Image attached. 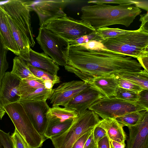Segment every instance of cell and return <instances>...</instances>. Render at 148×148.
I'll return each mask as SVG.
<instances>
[{"label":"cell","instance_id":"ffe728a7","mask_svg":"<svg viewBox=\"0 0 148 148\" xmlns=\"http://www.w3.org/2000/svg\"><path fill=\"white\" fill-rule=\"evenodd\" d=\"M73 120L69 119L64 121L57 119L48 120V124L44 136L45 138L50 139L62 133L69 127Z\"/></svg>","mask_w":148,"mask_h":148},{"label":"cell","instance_id":"f35d334b","mask_svg":"<svg viewBox=\"0 0 148 148\" xmlns=\"http://www.w3.org/2000/svg\"><path fill=\"white\" fill-rule=\"evenodd\" d=\"M93 130L86 141L83 148H98L97 144L94 138Z\"/></svg>","mask_w":148,"mask_h":148},{"label":"cell","instance_id":"44dd1931","mask_svg":"<svg viewBox=\"0 0 148 148\" xmlns=\"http://www.w3.org/2000/svg\"><path fill=\"white\" fill-rule=\"evenodd\" d=\"M11 73L21 80L29 79L43 81L34 76L30 71L25 62L19 56L13 59V66Z\"/></svg>","mask_w":148,"mask_h":148},{"label":"cell","instance_id":"8fae6325","mask_svg":"<svg viewBox=\"0 0 148 148\" xmlns=\"http://www.w3.org/2000/svg\"><path fill=\"white\" fill-rule=\"evenodd\" d=\"M19 102L34 128L39 134L44 136L48 122L46 114L50 108L46 101L20 100Z\"/></svg>","mask_w":148,"mask_h":148},{"label":"cell","instance_id":"e575fe53","mask_svg":"<svg viewBox=\"0 0 148 148\" xmlns=\"http://www.w3.org/2000/svg\"><path fill=\"white\" fill-rule=\"evenodd\" d=\"M137 103L148 110V90L143 89L138 93Z\"/></svg>","mask_w":148,"mask_h":148},{"label":"cell","instance_id":"484cf974","mask_svg":"<svg viewBox=\"0 0 148 148\" xmlns=\"http://www.w3.org/2000/svg\"><path fill=\"white\" fill-rule=\"evenodd\" d=\"M27 64L32 74L37 77L41 79L43 81L44 83L48 82H52L55 84L60 82V78L57 75L51 74L44 70L34 67L29 64Z\"/></svg>","mask_w":148,"mask_h":148},{"label":"cell","instance_id":"6da1fadb","mask_svg":"<svg viewBox=\"0 0 148 148\" xmlns=\"http://www.w3.org/2000/svg\"><path fill=\"white\" fill-rule=\"evenodd\" d=\"M66 62L67 64L92 77L143 70L134 58L105 47L91 50L79 45L69 46Z\"/></svg>","mask_w":148,"mask_h":148},{"label":"cell","instance_id":"ab89813d","mask_svg":"<svg viewBox=\"0 0 148 148\" xmlns=\"http://www.w3.org/2000/svg\"><path fill=\"white\" fill-rule=\"evenodd\" d=\"M98 148H111L110 140L106 135L99 141Z\"/></svg>","mask_w":148,"mask_h":148},{"label":"cell","instance_id":"1f68e13d","mask_svg":"<svg viewBox=\"0 0 148 148\" xmlns=\"http://www.w3.org/2000/svg\"><path fill=\"white\" fill-rule=\"evenodd\" d=\"M10 136L15 148H31L16 128Z\"/></svg>","mask_w":148,"mask_h":148},{"label":"cell","instance_id":"3957f363","mask_svg":"<svg viewBox=\"0 0 148 148\" xmlns=\"http://www.w3.org/2000/svg\"><path fill=\"white\" fill-rule=\"evenodd\" d=\"M81 20L95 29L120 24L129 26L142 11L131 5H111L105 4L86 5L81 8Z\"/></svg>","mask_w":148,"mask_h":148},{"label":"cell","instance_id":"4dcf8cb0","mask_svg":"<svg viewBox=\"0 0 148 148\" xmlns=\"http://www.w3.org/2000/svg\"><path fill=\"white\" fill-rule=\"evenodd\" d=\"M116 75L119 87L138 93L143 89L139 86Z\"/></svg>","mask_w":148,"mask_h":148},{"label":"cell","instance_id":"8992f818","mask_svg":"<svg viewBox=\"0 0 148 148\" xmlns=\"http://www.w3.org/2000/svg\"><path fill=\"white\" fill-rule=\"evenodd\" d=\"M3 109L12 122L16 128L31 148L41 147L45 140L34 128L23 106L19 102L4 106Z\"/></svg>","mask_w":148,"mask_h":148},{"label":"cell","instance_id":"d6a6232c","mask_svg":"<svg viewBox=\"0 0 148 148\" xmlns=\"http://www.w3.org/2000/svg\"><path fill=\"white\" fill-rule=\"evenodd\" d=\"M0 148H15L10 135L0 129Z\"/></svg>","mask_w":148,"mask_h":148},{"label":"cell","instance_id":"ac0fdd59","mask_svg":"<svg viewBox=\"0 0 148 148\" xmlns=\"http://www.w3.org/2000/svg\"><path fill=\"white\" fill-rule=\"evenodd\" d=\"M97 125L105 131L110 140L125 143L127 136L123 130V127L115 119L106 118L102 119Z\"/></svg>","mask_w":148,"mask_h":148},{"label":"cell","instance_id":"277c9868","mask_svg":"<svg viewBox=\"0 0 148 148\" xmlns=\"http://www.w3.org/2000/svg\"><path fill=\"white\" fill-rule=\"evenodd\" d=\"M140 27L137 30L101 42L109 50L134 58L148 56V28Z\"/></svg>","mask_w":148,"mask_h":148},{"label":"cell","instance_id":"2e32d148","mask_svg":"<svg viewBox=\"0 0 148 148\" xmlns=\"http://www.w3.org/2000/svg\"><path fill=\"white\" fill-rule=\"evenodd\" d=\"M89 86L98 91L105 98L114 97L119 87L116 75H110L93 77L86 83Z\"/></svg>","mask_w":148,"mask_h":148},{"label":"cell","instance_id":"74e56055","mask_svg":"<svg viewBox=\"0 0 148 148\" xmlns=\"http://www.w3.org/2000/svg\"><path fill=\"white\" fill-rule=\"evenodd\" d=\"M107 135L105 131L96 125L93 130V136L95 141L97 144L99 141Z\"/></svg>","mask_w":148,"mask_h":148},{"label":"cell","instance_id":"836d02e7","mask_svg":"<svg viewBox=\"0 0 148 148\" xmlns=\"http://www.w3.org/2000/svg\"><path fill=\"white\" fill-rule=\"evenodd\" d=\"M88 3H92L95 4L105 3H116L119 5H131L135 4L134 0H98L90 1Z\"/></svg>","mask_w":148,"mask_h":148},{"label":"cell","instance_id":"52a82bcc","mask_svg":"<svg viewBox=\"0 0 148 148\" xmlns=\"http://www.w3.org/2000/svg\"><path fill=\"white\" fill-rule=\"evenodd\" d=\"M44 53L58 65L64 66L70 46L68 41L58 36L45 27H40L36 38Z\"/></svg>","mask_w":148,"mask_h":148},{"label":"cell","instance_id":"83f0119b","mask_svg":"<svg viewBox=\"0 0 148 148\" xmlns=\"http://www.w3.org/2000/svg\"><path fill=\"white\" fill-rule=\"evenodd\" d=\"M8 51L5 47L0 35V88L2 79L9 67L7 60Z\"/></svg>","mask_w":148,"mask_h":148},{"label":"cell","instance_id":"7bdbcfd3","mask_svg":"<svg viewBox=\"0 0 148 148\" xmlns=\"http://www.w3.org/2000/svg\"><path fill=\"white\" fill-rule=\"evenodd\" d=\"M148 14L147 13L140 15V18L139 21L141 22L140 26L148 28Z\"/></svg>","mask_w":148,"mask_h":148},{"label":"cell","instance_id":"7402d4cb","mask_svg":"<svg viewBox=\"0 0 148 148\" xmlns=\"http://www.w3.org/2000/svg\"><path fill=\"white\" fill-rule=\"evenodd\" d=\"M78 113L76 111L66 107L61 108L59 106L50 108L46 113L48 119H57L62 121L74 119L77 116Z\"/></svg>","mask_w":148,"mask_h":148},{"label":"cell","instance_id":"7c38bea8","mask_svg":"<svg viewBox=\"0 0 148 148\" xmlns=\"http://www.w3.org/2000/svg\"><path fill=\"white\" fill-rule=\"evenodd\" d=\"M88 86L83 81L73 80L63 83L53 89V93L49 99L52 106H62L66 107L75 96Z\"/></svg>","mask_w":148,"mask_h":148},{"label":"cell","instance_id":"9a60e30c","mask_svg":"<svg viewBox=\"0 0 148 148\" xmlns=\"http://www.w3.org/2000/svg\"><path fill=\"white\" fill-rule=\"evenodd\" d=\"M99 92L89 86L75 96L66 107L82 113L99 99L104 98Z\"/></svg>","mask_w":148,"mask_h":148},{"label":"cell","instance_id":"d590c367","mask_svg":"<svg viewBox=\"0 0 148 148\" xmlns=\"http://www.w3.org/2000/svg\"><path fill=\"white\" fill-rule=\"evenodd\" d=\"M78 45H79L86 49L91 50H99L105 48L101 41L96 40H91L86 43Z\"/></svg>","mask_w":148,"mask_h":148},{"label":"cell","instance_id":"ba28073f","mask_svg":"<svg viewBox=\"0 0 148 148\" xmlns=\"http://www.w3.org/2000/svg\"><path fill=\"white\" fill-rule=\"evenodd\" d=\"M44 26L68 41L90 34L96 30L87 22L75 19L67 15L51 20Z\"/></svg>","mask_w":148,"mask_h":148},{"label":"cell","instance_id":"f546056e","mask_svg":"<svg viewBox=\"0 0 148 148\" xmlns=\"http://www.w3.org/2000/svg\"><path fill=\"white\" fill-rule=\"evenodd\" d=\"M102 38L97 33L96 30L92 33L80 37L75 40L69 41L70 46L78 45L91 40L101 41Z\"/></svg>","mask_w":148,"mask_h":148},{"label":"cell","instance_id":"f1b7e54d","mask_svg":"<svg viewBox=\"0 0 148 148\" xmlns=\"http://www.w3.org/2000/svg\"><path fill=\"white\" fill-rule=\"evenodd\" d=\"M114 97L127 101L135 102L138 100V93L119 87Z\"/></svg>","mask_w":148,"mask_h":148},{"label":"cell","instance_id":"b9f144b4","mask_svg":"<svg viewBox=\"0 0 148 148\" xmlns=\"http://www.w3.org/2000/svg\"><path fill=\"white\" fill-rule=\"evenodd\" d=\"M136 7L141 8L147 11L148 10V0H134Z\"/></svg>","mask_w":148,"mask_h":148},{"label":"cell","instance_id":"4fadbf2b","mask_svg":"<svg viewBox=\"0 0 148 148\" xmlns=\"http://www.w3.org/2000/svg\"><path fill=\"white\" fill-rule=\"evenodd\" d=\"M21 79L12 74L6 72L0 88V107L18 102L20 100L19 87Z\"/></svg>","mask_w":148,"mask_h":148},{"label":"cell","instance_id":"d6986e66","mask_svg":"<svg viewBox=\"0 0 148 148\" xmlns=\"http://www.w3.org/2000/svg\"><path fill=\"white\" fill-rule=\"evenodd\" d=\"M0 35L5 47L18 56L19 50L8 23L5 15L0 7Z\"/></svg>","mask_w":148,"mask_h":148},{"label":"cell","instance_id":"603a6c76","mask_svg":"<svg viewBox=\"0 0 148 148\" xmlns=\"http://www.w3.org/2000/svg\"><path fill=\"white\" fill-rule=\"evenodd\" d=\"M116 75L139 86L143 89L148 90V72L144 69L138 72H127Z\"/></svg>","mask_w":148,"mask_h":148},{"label":"cell","instance_id":"d4e9b609","mask_svg":"<svg viewBox=\"0 0 148 148\" xmlns=\"http://www.w3.org/2000/svg\"><path fill=\"white\" fill-rule=\"evenodd\" d=\"M147 110H148L130 112L115 119L123 127L132 126L138 123L142 115Z\"/></svg>","mask_w":148,"mask_h":148},{"label":"cell","instance_id":"4316f807","mask_svg":"<svg viewBox=\"0 0 148 148\" xmlns=\"http://www.w3.org/2000/svg\"><path fill=\"white\" fill-rule=\"evenodd\" d=\"M131 30L121 29L119 28H110L104 27L96 29L97 33L102 40L114 38L129 33Z\"/></svg>","mask_w":148,"mask_h":148},{"label":"cell","instance_id":"30bf717a","mask_svg":"<svg viewBox=\"0 0 148 148\" xmlns=\"http://www.w3.org/2000/svg\"><path fill=\"white\" fill-rule=\"evenodd\" d=\"M76 1L71 0L27 1L32 11L37 14L40 27L53 19L66 15L64 10L68 5Z\"/></svg>","mask_w":148,"mask_h":148},{"label":"cell","instance_id":"e0dca14e","mask_svg":"<svg viewBox=\"0 0 148 148\" xmlns=\"http://www.w3.org/2000/svg\"><path fill=\"white\" fill-rule=\"evenodd\" d=\"M33 66L44 70L51 74L57 75L59 67L47 54L29 49V60L25 62Z\"/></svg>","mask_w":148,"mask_h":148},{"label":"cell","instance_id":"f6af8a7d","mask_svg":"<svg viewBox=\"0 0 148 148\" xmlns=\"http://www.w3.org/2000/svg\"><path fill=\"white\" fill-rule=\"evenodd\" d=\"M5 112L4 109L0 107V119H2Z\"/></svg>","mask_w":148,"mask_h":148},{"label":"cell","instance_id":"cb8c5ba5","mask_svg":"<svg viewBox=\"0 0 148 148\" xmlns=\"http://www.w3.org/2000/svg\"><path fill=\"white\" fill-rule=\"evenodd\" d=\"M45 87L44 82L41 81L25 79L21 80L19 85L20 99L35 91L37 88Z\"/></svg>","mask_w":148,"mask_h":148},{"label":"cell","instance_id":"5b68a950","mask_svg":"<svg viewBox=\"0 0 148 148\" xmlns=\"http://www.w3.org/2000/svg\"><path fill=\"white\" fill-rule=\"evenodd\" d=\"M100 120L99 115L94 111L87 110L78 114L65 132L50 139L55 148H71L79 138L93 130Z\"/></svg>","mask_w":148,"mask_h":148},{"label":"cell","instance_id":"8d00e7d4","mask_svg":"<svg viewBox=\"0 0 148 148\" xmlns=\"http://www.w3.org/2000/svg\"><path fill=\"white\" fill-rule=\"evenodd\" d=\"M93 130L87 132L81 136L75 142L71 148H83L86 141Z\"/></svg>","mask_w":148,"mask_h":148},{"label":"cell","instance_id":"9c48e42d","mask_svg":"<svg viewBox=\"0 0 148 148\" xmlns=\"http://www.w3.org/2000/svg\"><path fill=\"white\" fill-rule=\"evenodd\" d=\"M88 109L93 111L102 119L106 118L115 119L130 112L148 110L136 101H127L114 97L101 98Z\"/></svg>","mask_w":148,"mask_h":148},{"label":"cell","instance_id":"ee69618b","mask_svg":"<svg viewBox=\"0 0 148 148\" xmlns=\"http://www.w3.org/2000/svg\"><path fill=\"white\" fill-rule=\"evenodd\" d=\"M111 148H125V143H121L110 140Z\"/></svg>","mask_w":148,"mask_h":148},{"label":"cell","instance_id":"60d3db41","mask_svg":"<svg viewBox=\"0 0 148 148\" xmlns=\"http://www.w3.org/2000/svg\"><path fill=\"white\" fill-rule=\"evenodd\" d=\"M137 59L142 67L148 72V56H143Z\"/></svg>","mask_w":148,"mask_h":148},{"label":"cell","instance_id":"7a4b0ae2","mask_svg":"<svg viewBox=\"0 0 148 148\" xmlns=\"http://www.w3.org/2000/svg\"><path fill=\"white\" fill-rule=\"evenodd\" d=\"M13 38L19 50L18 56L25 62L29 58V49L35 42L31 25L32 11L27 1H0Z\"/></svg>","mask_w":148,"mask_h":148},{"label":"cell","instance_id":"5bb4252c","mask_svg":"<svg viewBox=\"0 0 148 148\" xmlns=\"http://www.w3.org/2000/svg\"><path fill=\"white\" fill-rule=\"evenodd\" d=\"M128 127L129 135L126 148H148V110L137 124Z\"/></svg>","mask_w":148,"mask_h":148}]
</instances>
